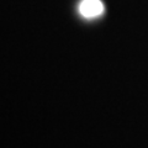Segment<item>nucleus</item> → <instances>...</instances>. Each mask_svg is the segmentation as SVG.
<instances>
[{
	"mask_svg": "<svg viewBox=\"0 0 148 148\" xmlns=\"http://www.w3.org/2000/svg\"><path fill=\"white\" fill-rule=\"evenodd\" d=\"M79 10L83 16L95 17L99 16L104 10V5L100 0H83Z\"/></svg>",
	"mask_w": 148,
	"mask_h": 148,
	"instance_id": "f257e3e1",
	"label": "nucleus"
}]
</instances>
